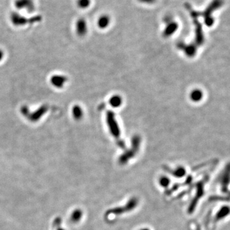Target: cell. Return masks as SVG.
I'll list each match as a JSON object with an SVG mask.
<instances>
[{
	"label": "cell",
	"mask_w": 230,
	"mask_h": 230,
	"mask_svg": "<svg viewBox=\"0 0 230 230\" xmlns=\"http://www.w3.org/2000/svg\"><path fill=\"white\" fill-rule=\"evenodd\" d=\"M91 3V0H78L77 5L80 9H86L90 6Z\"/></svg>",
	"instance_id": "15"
},
{
	"label": "cell",
	"mask_w": 230,
	"mask_h": 230,
	"mask_svg": "<svg viewBox=\"0 0 230 230\" xmlns=\"http://www.w3.org/2000/svg\"><path fill=\"white\" fill-rule=\"evenodd\" d=\"M14 5L17 9H26L29 13L33 12L34 10L33 0H15Z\"/></svg>",
	"instance_id": "4"
},
{
	"label": "cell",
	"mask_w": 230,
	"mask_h": 230,
	"mask_svg": "<svg viewBox=\"0 0 230 230\" xmlns=\"http://www.w3.org/2000/svg\"><path fill=\"white\" fill-rule=\"evenodd\" d=\"M121 103V99L118 96H114L110 100L111 105L113 107H118Z\"/></svg>",
	"instance_id": "17"
},
{
	"label": "cell",
	"mask_w": 230,
	"mask_h": 230,
	"mask_svg": "<svg viewBox=\"0 0 230 230\" xmlns=\"http://www.w3.org/2000/svg\"><path fill=\"white\" fill-rule=\"evenodd\" d=\"M110 17L107 15H102L98 19L97 24L101 29H105L110 23Z\"/></svg>",
	"instance_id": "10"
},
{
	"label": "cell",
	"mask_w": 230,
	"mask_h": 230,
	"mask_svg": "<svg viewBox=\"0 0 230 230\" xmlns=\"http://www.w3.org/2000/svg\"><path fill=\"white\" fill-rule=\"evenodd\" d=\"M207 180H208V177L203 178L201 181L198 182L196 183V193L195 197L193 198V201H191L190 205L189 206V208H188L187 211L189 213H192L194 212L199 200L203 196V195H204V186L206 182H207Z\"/></svg>",
	"instance_id": "2"
},
{
	"label": "cell",
	"mask_w": 230,
	"mask_h": 230,
	"mask_svg": "<svg viewBox=\"0 0 230 230\" xmlns=\"http://www.w3.org/2000/svg\"><path fill=\"white\" fill-rule=\"evenodd\" d=\"M87 24L86 21L83 18H80L75 23L76 33L79 36H83L87 32Z\"/></svg>",
	"instance_id": "6"
},
{
	"label": "cell",
	"mask_w": 230,
	"mask_h": 230,
	"mask_svg": "<svg viewBox=\"0 0 230 230\" xmlns=\"http://www.w3.org/2000/svg\"><path fill=\"white\" fill-rule=\"evenodd\" d=\"M139 203V200L136 197H132L130 198L129 201L126 203L124 206L115 207L112 209H110L107 212L106 214H113L114 216H121V214L126 212H130L135 209Z\"/></svg>",
	"instance_id": "1"
},
{
	"label": "cell",
	"mask_w": 230,
	"mask_h": 230,
	"mask_svg": "<svg viewBox=\"0 0 230 230\" xmlns=\"http://www.w3.org/2000/svg\"><path fill=\"white\" fill-rule=\"evenodd\" d=\"M229 213V208L228 206H224L218 210L217 212L216 217L214 218V221L217 222L223 219L225 217H227Z\"/></svg>",
	"instance_id": "8"
},
{
	"label": "cell",
	"mask_w": 230,
	"mask_h": 230,
	"mask_svg": "<svg viewBox=\"0 0 230 230\" xmlns=\"http://www.w3.org/2000/svg\"><path fill=\"white\" fill-rule=\"evenodd\" d=\"M177 28L178 24L175 22H171L169 24L166 30H165V34H167V35H170V34L173 33Z\"/></svg>",
	"instance_id": "14"
},
{
	"label": "cell",
	"mask_w": 230,
	"mask_h": 230,
	"mask_svg": "<svg viewBox=\"0 0 230 230\" xmlns=\"http://www.w3.org/2000/svg\"><path fill=\"white\" fill-rule=\"evenodd\" d=\"M67 78L64 75H55L51 78V83L52 86L57 88H63L64 84L67 83Z\"/></svg>",
	"instance_id": "7"
},
{
	"label": "cell",
	"mask_w": 230,
	"mask_h": 230,
	"mask_svg": "<svg viewBox=\"0 0 230 230\" xmlns=\"http://www.w3.org/2000/svg\"><path fill=\"white\" fill-rule=\"evenodd\" d=\"M139 230H150L149 228H142V229H140Z\"/></svg>",
	"instance_id": "21"
},
{
	"label": "cell",
	"mask_w": 230,
	"mask_h": 230,
	"mask_svg": "<svg viewBox=\"0 0 230 230\" xmlns=\"http://www.w3.org/2000/svg\"><path fill=\"white\" fill-rule=\"evenodd\" d=\"M196 230H201V227H200V226H197V228H196Z\"/></svg>",
	"instance_id": "22"
},
{
	"label": "cell",
	"mask_w": 230,
	"mask_h": 230,
	"mask_svg": "<svg viewBox=\"0 0 230 230\" xmlns=\"http://www.w3.org/2000/svg\"><path fill=\"white\" fill-rule=\"evenodd\" d=\"M72 114L75 120H80L83 116V110L81 107L79 106H74L72 109Z\"/></svg>",
	"instance_id": "12"
},
{
	"label": "cell",
	"mask_w": 230,
	"mask_h": 230,
	"mask_svg": "<svg viewBox=\"0 0 230 230\" xmlns=\"http://www.w3.org/2000/svg\"><path fill=\"white\" fill-rule=\"evenodd\" d=\"M137 1L141 3L147 4V5H152V4L155 3L157 0H137Z\"/></svg>",
	"instance_id": "19"
},
{
	"label": "cell",
	"mask_w": 230,
	"mask_h": 230,
	"mask_svg": "<svg viewBox=\"0 0 230 230\" xmlns=\"http://www.w3.org/2000/svg\"><path fill=\"white\" fill-rule=\"evenodd\" d=\"M164 168L165 170H166L167 172H170L172 176H174L176 178H182L185 176L187 172L185 167L182 166H179L176 167L175 170H171L168 167L165 166Z\"/></svg>",
	"instance_id": "9"
},
{
	"label": "cell",
	"mask_w": 230,
	"mask_h": 230,
	"mask_svg": "<svg viewBox=\"0 0 230 230\" xmlns=\"http://www.w3.org/2000/svg\"><path fill=\"white\" fill-rule=\"evenodd\" d=\"M3 56H4V53L1 49H0V61H1L2 59L3 58Z\"/></svg>",
	"instance_id": "20"
},
{
	"label": "cell",
	"mask_w": 230,
	"mask_h": 230,
	"mask_svg": "<svg viewBox=\"0 0 230 230\" xmlns=\"http://www.w3.org/2000/svg\"><path fill=\"white\" fill-rule=\"evenodd\" d=\"M210 201H228L224 197H220V196H212L209 198Z\"/></svg>",
	"instance_id": "18"
},
{
	"label": "cell",
	"mask_w": 230,
	"mask_h": 230,
	"mask_svg": "<svg viewBox=\"0 0 230 230\" xmlns=\"http://www.w3.org/2000/svg\"><path fill=\"white\" fill-rule=\"evenodd\" d=\"M202 95L203 94L200 90H194L191 93V98L193 99L194 101H198L201 99Z\"/></svg>",
	"instance_id": "16"
},
{
	"label": "cell",
	"mask_w": 230,
	"mask_h": 230,
	"mask_svg": "<svg viewBox=\"0 0 230 230\" xmlns=\"http://www.w3.org/2000/svg\"><path fill=\"white\" fill-rule=\"evenodd\" d=\"M47 111V107H45V106L42 107L41 108H40L39 109H38V111H37V113H36V112H34V113H34V114H32V116H31L30 119H32V120H34V121H35V120L37 121V120H38V119L40 118V117L42 116V115H43Z\"/></svg>",
	"instance_id": "11"
},
{
	"label": "cell",
	"mask_w": 230,
	"mask_h": 230,
	"mask_svg": "<svg viewBox=\"0 0 230 230\" xmlns=\"http://www.w3.org/2000/svg\"><path fill=\"white\" fill-rule=\"evenodd\" d=\"M159 185L161 187H163V188H165V189H166V188H167L169 186H170V183H171V180H170V178L167 177V176L163 175V176H161L159 178Z\"/></svg>",
	"instance_id": "13"
},
{
	"label": "cell",
	"mask_w": 230,
	"mask_h": 230,
	"mask_svg": "<svg viewBox=\"0 0 230 230\" xmlns=\"http://www.w3.org/2000/svg\"><path fill=\"white\" fill-rule=\"evenodd\" d=\"M220 183L221 184L222 191L224 193H228V185L229 183V166L226 169L221 176Z\"/></svg>",
	"instance_id": "5"
},
{
	"label": "cell",
	"mask_w": 230,
	"mask_h": 230,
	"mask_svg": "<svg viewBox=\"0 0 230 230\" xmlns=\"http://www.w3.org/2000/svg\"><path fill=\"white\" fill-rule=\"evenodd\" d=\"M10 19L12 22L15 26H22L28 24V23H34L40 21L42 19V17L37 15V16L33 17L32 18L27 19L17 12H13L11 14Z\"/></svg>",
	"instance_id": "3"
}]
</instances>
